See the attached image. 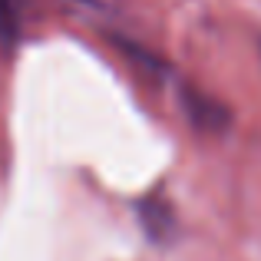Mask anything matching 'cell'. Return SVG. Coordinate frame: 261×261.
Segmentation results:
<instances>
[{
  "instance_id": "6da1fadb",
  "label": "cell",
  "mask_w": 261,
  "mask_h": 261,
  "mask_svg": "<svg viewBox=\"0 0 261 261\" xmlns=\"http://www.w3.org/2000/svg\"><path fill=\"white\" fill-rule=\"evenodd\" d=\"M20 33V0H0V50H10Z\"/></svg>"
}]
</instances>
